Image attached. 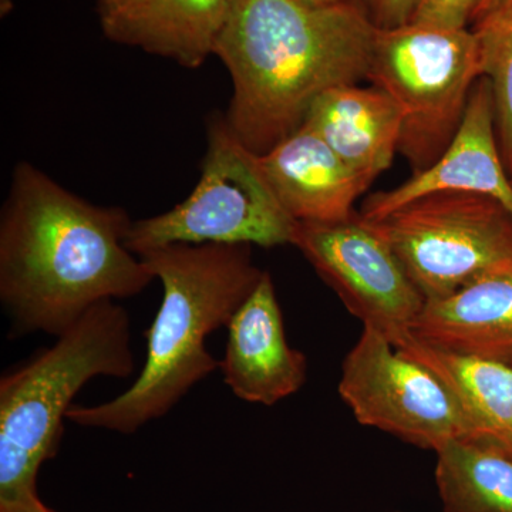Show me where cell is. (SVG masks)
<instances>
[{
	"label": "cell",
	"mask_w": 512,
	"mask_h": 512,
	"mask_svg": "<svg viewBox=\"0 0 512 512\" xmlns=\"http://www.w3.org/2000/svg\"><path fill=\"white\" fill-rule=\"evenodd\" d=\"M121 207L84 200L20 161L0 212V301L13 338L62 335L93 306L140 295L151 282L126 245Z\"/></svg>",
	"instance_id": "1"
},
{
	"label": "cell",
	"mask_w": 512,
	"mask_h": 512,
	"mask_svg": "<svg viewBox=\"0 0 512 512\" xmlns=\"http://www.w3.org/2000/svg\"><path fill=\"white\" fill-rule=\"evenodd\" d=\"M376 33L363 0H231L214 50L231 76L228 126L252 153H268L320 94L367 79Z\"/></svg>",
	"instance_id": "2"
},
{
	"label": "cell",
	"mask_w": 512,
	"mask_h": 512,
	"mask_svg": "<svg viewBox=\"0 0 512 512\" xmlns=\"http://www.w3.org/2000/svg\"><path fill=\"white\" fill-rule=\"evenodd\" d=\"M252 245L174 244L138 255L163 285L156 319L144 333L146 365L130 389L97 406H72L67 420L89 429L134 434L165 416L195 384L220 369L205 339L224 326L262 275Z\"/></svg>",
	"instance_id": "3"
},
{
	"label": "cell",
	"mask_w": 512,
	"mask_h": 512,
	"mask_svg": "<svg viewBox=\"0 0 512 512\" xmlns=\"http://www.w3.org/2000/svg\"><path fill=\"white\" fill-rule=\"evenodd\" d=\"M136 370L130 318L116 301L93 306L25 365L0 379V507L36 490L55 457L76 394L94 377L128 379Z\"/></svg>",
	"instance_id": "4"
},
{
	"label": "cell",
	"mask_w": 512,
	"mask_h": 512,
	"mask_svg": "<svg viewBox=\"0 0 512 512\" xmlns=\"http://www.w3.org/2000/svg\"><path fill=\"white\" fill-rule=\"evenodd\" d=\"M483 76L480 40L473 29L417 23L377 29L367 79L399 106V153L413 174L430 167L450 146Z\"/></svg>",
	"instance_id": "5"
},
{
	"label": "cell",
	"mask_w": 512,
	"mask_h": 512,
	"mask_svg": "<svg viewBox=\"0 0 512 512\" xmlns=\"http://www.w3.org/2000/svg\"><path fill=\"white\" fill-rule=\"evenodd\" d=\"M299 222L279 204L252 153L222 114L207 124V151L191 194L174 208L133 221L126 245L141 255L165 245L295 244Z\"/></svg>",
	"instance_id": "6"
},
{
	"label": "cell",
	"mask_w": 512,
	"mask_h": 512,
	"mask_svg": "<svg viewBox=\"0 0 512 512\" xmlns=\"http://www.w3.org/2000/svg\"><path fill=\"white\" fill-rule=\"evenodd\" d=\"M372 222L426 301L512 264V214L487 195L434 192Z\"/></svg>",
	"instance_id": "7"
},
{
	"label": "cell",
	"mask_w": 512,
	"mask_h": 512,
	"mask_svg": "<svg viewBox=\"0 0 512 512\" xmlns=\"http://www.w3.org/2000/svg\"><path fill=\"white\" fill-rule=\"evenodd\" d=\"M338 392L362 426L434 453L458 437L483 436L439 377L370 326L345 357Z\"/></svg>",
	"instance_id": "8"
},
{
	"label": "cell",
	"mask_w": 512,
	"mask_h": 512,
	"mask_svg": "<svg viewBox=\"0 0 512 512\" xmlns=\"http://www.w3.org/2000/svg\"><path fill=\"white\" fill-rule=\"evenodd\" d=\"M293 247L363 326L396 343L426 299L382 232L362 214L332 224H299Z\"/></svg>",
	"instance_id": "9"
},
{
	"label": "cell",
	"mask_w": 512,
	"mask_h": 512,
	"mask_svg": "<svg viewBox=\"0 0 512 512\" xmlns=\"http://www.w3.org/2000/svg\"><path fill=\"white\" fill-rule=\"evenodd\" d=\"M434 192H473L500 201L512 214V180L495 133L493 86L478 79L466 116L439 160L393 190L370 195L360 214L376 221L410 201Z\"/></svg>",
	"instance_id": "10"
},
{
	"label": "cell",
	"mask_w": 512,
	"mask_h": 512,
	"mask_svg": "<svg viewBox=\"0 0 512 512\" xmlns=\"http://www.w3.org/2000/svg\"><path fill=\"white\" fill-rule=\"evenodd\" d=\"M220 369L231 392L247 403L274 406L302 389L308 362L286 340L284 316L269 272L227 326Z\"/></svg>",
	"instance_id": "11"
},
{
	"label": "cell",
	"mask_w": 512,
	"mask_h": 512,
	"mask_svg": "<svg viewBox=\"0 0 512 512\" xmlns=\"http://www.w3.org/2000/svg\"><path fill=\"white\" fill-rule=\"evenodd\" d=\"M258 163L279 204L299 224L349 220L370 187L305 123Z\"/></svg>",
	"instance_id": "12"
},
{
	"label": "cell",
	"mask_w": 512,
	"mask_h": 512,
	"mask_svg": "<svg viewBox=\"0 0 512 512\" xmlns=\"http://www.w3.org/2000/svg\"><path fill=\"white\" fill-rule=\"evenodd\" d=\"M104 36L117 45L200 69L214 56L231 0H94Z\"/></svg>",
	"instance_id": "13"
},
{
	"label": "cell",
	"mask_w": 512,
	"mask_h": 512,
	"mask_svg": "<svg viewBox=\"0 0 512 512\" xmlns=\"http://www.w3.org/2000/svg\"><path fill=\"white\" fill-rule=\"evenodd\" d=\"M410 333L434 348L512 366V264L426 301Z\"/></svg>",
	"instance_id": "14"
},
{
	"label": "cell",
	"mask_w": 512,
	"mask_h": 512,
	"mask_svg": "<svg viewBox=\"0 0 512 512\" xmlns=\"http://www.w3.org/2000/svg\"><path fill=\"white\" fill-rule=\"evenodd\" d=\"M303 123L369 185L392 167L399 153L402 113L396 101L376 86L346 84L320 94Z\"/></svg>",
	"instance_id": "15"
},
{
	"label": "cell",
	"mask_w": 512,
	"mask_h": 512,
	"mask_svg": "<svg viewBox=\"0 0 512 512\" xmlns=\"http://www.w3.org/2000/svg\"><path fill=\"white\" fill-rule=\"evenodd\" d=\"M394 348L439 377L483 436L512 446V366L434 348L412 333Z\"/></svg>",
	"instance_id": "16"
},
{
	"label": "cell",
	"mask_w": 512,
	"mask_h": 512,
	"mask_svg": "<svg viewBox=\"0 0 512 512\" xmlns=\"http://www.w3.org/2000/svg\"><path fill=\"white\" fill-rule=\"evenodd\" d=\"M444 512H512V446L490 436L450 440L436 451Z\"/></svg>",
	"instance_id": "17"
},
{
	"label": "cell",
	"mask_w": 512,
	"mask_h": 512,
	"mask_svg": "<svg viewBox=\"0 0 512 512\" xmlns=\"http://www.w3.org/2000/svg\"><path fill=\"white\" fill-rule=\"evenodd\" d=\"M480 40L483 74L493 86L495 133L512 177V3L471 28Z\"/></svg>",
	"instance_id": "18"
},
{
	"label": "cell",
	"mask_w": 512,
	"mask_h": 512,
	"mask_svg": "<svg viewBox=\"0 0 512 512\" xmlns=\"http://www.w3.org/2000/svg\"><path fill=\"white\" fill-rule=\"evenodd\" d=\"M478 0H417L410 23L446 29L473 25Z\"/></svg>",
	"instance_id": "19"
},
{
	"label": "cell",
	"mask_w": 512,
	"mask_h": 512,
	"mask_svg": "<svg viewBox=\"0 0 512 512\" xmlns=\"http://www.w3.org/2000/svg\"><path fill=\"white\" fill-rule=\"evenodd\" d=\"M373 25L389 30L407 25L413 18L417 0H363Z\"/></svg>",
	"instance_id": "20"
},
{
	"label": "cell",
	"mask_w": 512,
	"mask_h": 512,
	"mask_svg": "<svg viewBox=\"0 0 512 512\" xmlns=\"http://www.w3.org/2000/svg\"><path fill=\"white\" fill-rule=\"evenodd\" d=\"M0 512H56L50 510L43 501L40 500L37 490H30L28 493L20 495L12 503L2 505Z\"/></svg>",
	"instance_id": "21"
},
{
	"label": "cell",
	"mask_w": 512,
	"mask_h": 512,
	"mask_svg": "<svg viewBox=\"0 0 512 512\" xmlns=\"http://www.w3.org/2000/svg\"><path fill=\"white\" fill-rule=\"evenodd\" d=\"M511 3L512 0H478L476 13H474L473 25H476L477 22H480V20L484 19L485 16L491 15V13L507 8Z\"/></svg>",
	"instance_id": "22"
},
{
	"label": "cell",
	"mask_w": 512,
	"mask_h": 512,
	"mask_svg": "<svg viewBox=\"0 0 512 512\" xmlns=\"http://www.w3.org/2000/svg\"><path fill=\"white\" fill-rule=\"evenodd\" d=\"M309 5H335V3L353 2V0H302Z\"/></svg>",
	"instance_id": "23"
},
{
	"label": "cell",
	"mask_w": 512,
	"mask_h": 512,
	"mask_svg": "<svg viewBox=\"0 0 512 512\" xmlns=\"http://www.w3.org/2000/svg\"><path fill=\"white\" fill-rule=\"evenodd\" d=\"M13 9V0H0V15L2 18L8 16Z\"/></svg>",
	"instance_id": "24"
},
{
	"label": "cell",
	"mask_w": 512,
	"mask_h": 512,
	"mask_svg": "<svg viewBox=\"0 0 512 512\" xmlns=\"http://www.w3.org/2000/svg\"><path fill=\"white\" fill-rule=\"evenodd\" d=\"M511 180H512V177H511Z\"/></svg>",
	"instance_id": "25"
}]
</instances>
